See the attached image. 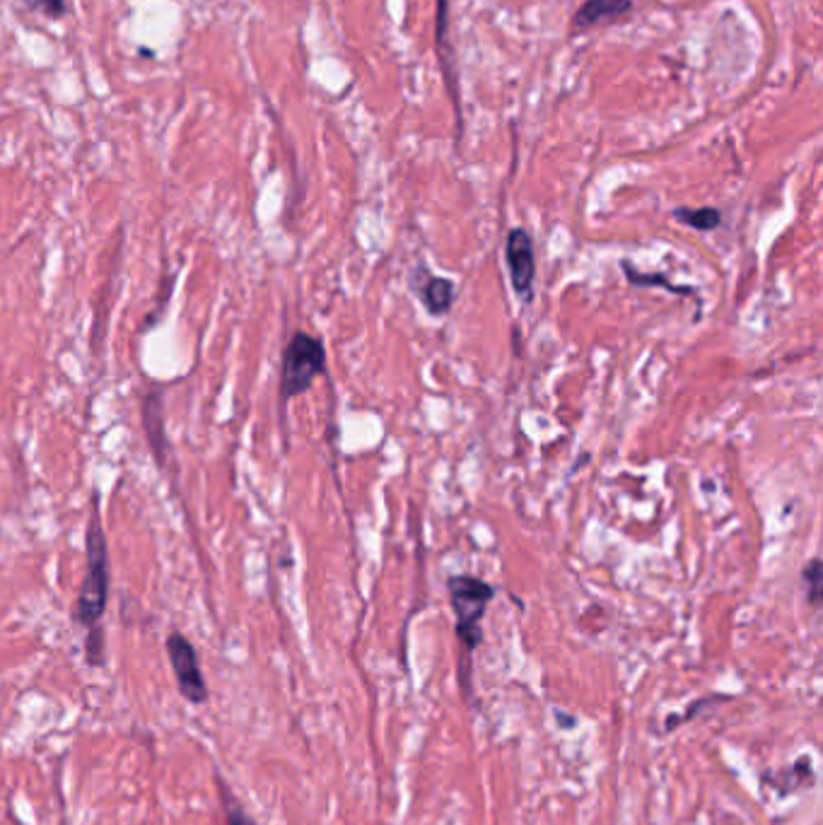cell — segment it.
Masks as SVG:
<instances>
[{
	"label": "cell",
	"mask_w": 823,
	"mask_h": 825,
	"mask_svg": "<svg viewBox=\"0 0 823 825\" xmlns=\"http://www.w3.org/2000/svg\"><path fill=\"white\" fill-rule=\"evenodd\" d=\"M85 577L77 592L75 601V620L77 626L87 630L85 642V656L90 666L105 664V642L99 623L105 618L107 601H109V584H111V570H109V543L107 533L102 527V512H99V493L93 495V509L90 521H87L85 533Z\"/></svg>",
	"instance_id": "1"
},
{
	"label": "cell",
	"mask_w": 823,
	"mask_h": 825,
	"mask_svg": "<svg viewBox=\"0 0 823 825\" xmlns=\"http://www.w3.org/2000/svg\"><path fill=\"white\" fill-rule=\"evenodd\" d=\"M447 594L454 618H457V638L466 654H471L483 642L481 623L488 604L495 599V587L474 575H452L447 579Z\"/></svg>",
	"instance_id": "2"
},
{
	"label": "cell",
	"mask_w": 823,
	"mask_h": 825,
	"mask_svg": "<svg viewBox=\"0 0 823 825\" xmlns=\"http://www.w3.org/2000/svg\"><path fill=\"white\" fill-rule=\"evenodd\" d=\"M327 372V348L317 336L307 331L293 333L283 350L281 367V401L287 404L307 394L315 379Z\"/></svg>",
	"instance_id": "3"
},
{
	"label": "cell",
	"mask_w": 823,
	"mask_h": 825,
	"mask_svg": "<svg viewBox=\"0 0 823 825\" xmlns=\"http://www.w3.org/2000/svg\"><path fill=\"white\" fill-rule=\"evenodd\" d=\"M167 654H170V664L180 686V693L192 702V705H204L208 700V686L201 674V664H198L196 647L188 642L186 635L180 630H172L167 638Z\"/></svg>",
	"instance_id": "4"
},
{
	"label": "cell",
	"mask_w": 823,
	"mask_h": 825,
	"mask_svg": "<svg viewBox=\"0 0 823 825\" xmlns=\"http://www.w3.org/2000/svg\"><path fill=\"white\" fill-rule=\"evenodd\" d=\"M505 261L515 295L521 303H531L533 281H537V256H533L531 234L525 227L509 230L505 242Z\"/></svg>",
	"instance_id": "5"
},
{
	"label": "cell",
	"mask_w": 823,
	"mask_h": 825,
	"mask_svg": "<svg viewBox=\"0 0 823 825\" xmlns=\"http://www.w3.org/2000/svg\"><path fill=\"white\" fill-rule=\"evenodd\" d=\"M438 3V13H435V47H438V61L444 75V85H447V93L452 99V107L457 111V136H462V99H459V81L457 73H454V56L452 47L447 39V27H450V0H435Z\"/></svg>",
	"instance_id": "6"
},
{
	"label": "cell",
	"mask_w": 823,
	"mask_h": 825,
	"mask_svg": "<svg viewBox=\"0 0 823 825\" xmlns=\"http://www.w3.org/2000/svg\"><path fill=\"white\" fill-rule=\"evenodd\" d=\"M140 420H143V430H146V440L150 444L155 461H158L160 468H164L167 456H170V440H167V430H164V410H162L160 392L143 394Z\"/></svg>",
	"instance_id": "7"
},
{
	"label": "cell",
	"mask_w": 823,
	"mask_h": 825,
	"mask_svg": "<svg viewBox=\"0 0 823 825\" xmlns=\"http://www.w3.org/2000/svg\"><path fill=\"white\" fill-rule=\"evenodd\" d=\"M630 10L632 0H585L573 15V27L580 32L597 25H609V22L626 17Z\"/></svg>",
	"instance_id": "8"
},
{
	"label": "cell",
	"mask_w": 823,
	"mask_h": 825,
	"mask_svg": "<svg viewBox=\"0 0 823 825\" xmlns=\"http://www.w3.org/2000/svg\"><path fill=\"white\" fill-rule=\"evenodd\" d=\"M454 293H457V285H454L450 278H442V275L428 273L426 281L418 285L420 305L426 307L430 317L450 315V309L454 305Z\"/></svg>",
	"instance_id": "9"
},
{
	"label": "cell",
	"mask_w": 823,
	"mask_h": 825,
	"mask_svg": "<svg viewBox=\"0 0 823 825\" xmlns=\"http://www.w3.org/2000/svg\"><path fill=\"white\" fill-rule=\"evenodd\" d=\"M672 218L681 222V225L693 227L698 232H713L722 225V213L713 206H703V208H674Z\"/></svg>",
	"instance_id": "10"
},
{
	"label": "cell",
	"mask_w": 823,
	"mask_h": 825,
	"mask_svg": "<svg viewBox=\"0 0 823 825\" xmlns=\"http://www.w3.org/2000/svg\"><path fill=\"white\" fill-rule=\"evenodd\" d=\"M621 269H623V273H626L628 283L638 285V287H658V285H662L664 290H670V293H678V295H696V290H693V287L674 285V283L666 281V275H662V273H652V275H650V273H640V271L636 269V266L628 263V261H621Z\"/></svg>",
	"instance_id": "11"
},
{
	"label": "cell",
	"mask_w": 823,
	"mask_h": 825,
	"mask_svg": "<svg viewBox=\"0 0 823 825\" xmlns=\"http://www.w3.org/2000/svg\"><path fill=\"white\" fill-rule=\"evenodd\" d=\"M220 797H222V804H225V818H228V825H259L257 821H254L247 811H244L235 799H232V795L228 791V785L220 779Z\"/></svg>",
	"instance_id": "12"
},
{
	"label": "cell",
	"mask_w": 823,
	"mask_h": 825,
	"mask_svg": "<svg viewBox=\"0 0 823 825\" xmlns=\"http://www.w3.org/2000/svg\"><path fill=\"white\" fill-rule=\"evenodd\" d=\"M821 572H823V567L819 557H811L802 570V579L807 584V596L811 606H819V601H821Z\"/></svg>",
	"instance_id": "13"
},
{
	"label": "cell",
	"mask_w": 823,
	"mask_h": 825,
	"mask_svg": "<svg viewBox=\"0 0 823 825\" xmlns=\"http://www.w3.org/2000/svg\"><path fill=\"white\" fill-rule=\"evenodd\" d=\"M25 3L49 17H63L65 13V0H25Z\"/></svg>",
	"instance_id": "14"
}]
</instances>
